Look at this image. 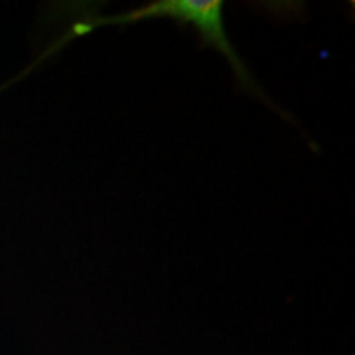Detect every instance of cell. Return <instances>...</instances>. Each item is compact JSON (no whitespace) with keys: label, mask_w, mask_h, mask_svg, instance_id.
<instances>
[{"label":"cell","mask_w":355,"mask_h":355,"mask_svg":"<svg viewBox=\"0 0 355 355\" xmlns=\"http://www.w3.org/2000/svg\"><path fill=\"white\" fill-rule=\"evenodd\" d=\"M222 10H224V2L222 0H157V2H150L146 6L130 8L125 13H119V15L112 17L99 15L97 10L94 15H86L83 12L81 19H79L81 21H78L73 26V30H71L73 33L68 35L64 42H68L73 37H79V35L91 33L92 30L102 25H128L137 24L140 20L168 17V19L175 20L181 26H193L194 32L199 35L201 46L214 48L216 51H219L227 60L239 87L245 94L257 97V99L265 102L268 107L277 110L278 105L260 87L254 74L250 73V69L243 63L242 58L234 50L232 43H230L227 37V32H225Z\"/></svg>","instance_id":"1"}]
</instances>
